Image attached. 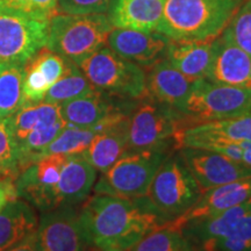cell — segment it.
<instances>
[{
    "instance_id": "ba28073f",
    "label": "cell",
    "mask_w": 251,
    "mask_h": 251,
    "mask_svg": "<svg viewBox=\"0 0 251 251\" xmlns=\"http://www.w3.org/2000/svg\"><path fill=\"white\" fill-rule=\"evenodd\" d=\"M179 129V112L152 99L142 101L129 117L128 152H165Z\"/></svg>"
},
{
    "instance_id": "603a6c76",
    "label": "cell",
    "mask_w": 251,
    "mask_h": 251,
    "mask_svg": "<svg viewBox=\"0 0 251 251\" xmlns=\"http://www.w3.org/2000/svg\"><path fill=\"white\" fill-rule=\"evenodd\" d=\"M39 218L35 208L17 198L0 211V251H7L36 231Z\"/></svg>"
},
{
    "instance_id": "8992f818",
    "label": "cell",
    "mask_w": 251,
    "mask_h": 251,
    "mask_svg": "<svg viewBox=\"0 0 251 251\" xmlns=\"http://www.w3.org/2000/svg\"><path fill=\"white\" fill-rule=\"evenodd\" d=\"M165 158L163 151L127 152L102 172L93 186L94 193L130 200L146 198L153 176Z\"/></svg>"
},
{
    "instance_id": "9c48e42d",
    "label": "cell",
    "mask_w": 251,
    "mask_h": 251,
    "mask_svg": "<svg viewBox=\"0 0 251 251\" xmlns=\"http://www.w3.org/2000/svg\"><path fill=\"white\" fill-rule=\"evenodd\" d=\"M49 21L0 11V64L25 65L47 46Z\"/></svg>"
},
{
    "instance_id": "cb8c5ba5",
    "label": "cell",
    "mask_w": 251,
    "mask_h": 251,
    "mask_svg": "<svg viewBox=\"0 0 251 251\" xmlns=\"http://www.w3.org/2000/svg\"><path fill=\"white\" fill-rule=\"evenodd\" d=\"M59 107L63 120L68 126L81 128L96 127L109 114L120 111L100 91L63 102Z\"/></svg>"
},
{
    "instance_id": "f546056e",
    "label": "cell",
    "mask_w": 251,
    "mask_h": 251,
    "mask_svg": "<svg viewBox=\"0 0 251 251\" xmlns=\"http://www.w3.org/2000/svg\"><path fill=\"white\" fill-rule=\"evenodd\" d=\"M20 172L17 143L8 118L0 119V179L15 181Z\"/></svg>"
},
{
    "instance_id": "7402d4cb",
    "label": "cell",
    "mask_w": 251,
    "mask_h": 251,
    "mask_svg": "<svg viewBox=\"0 0 251 251\" xmlns=\"http://www.w3.org/2000/svg\"><path fill=\"white\" fill-rule=\"evenodd\" d=\"M250 212L251 199L188 226L184 230H190L191 236L200 244L203 251H213L215 244L233 233L244 216Z\"/></svg>"
},
{
    "instance_id": "2e32d148",
    "label": "cell",
    "mask_w": 251,
    "mask_h": 251,
    "mask_svg": "<svg viewBox=\"0 0 251 251\" xmlns=\"http://www.w3.org/2000/svg\"><path fill=\"white\" fill-rule=\"evenodd\" d=\"M169 39L152 31L113 28L109 31L106 45L115 54L142 67L150 68L165 55Z\"/></svg>"
},
{
    "instance_id": "8fae6325",
    "label": "cell",
    "mask_w": 251,
    "mask_h": 251,
    "mask_svg": "<svg viewBox=\"0 0 251 251\" xmlns=\"http://www.w3.org/2000/svg\"><path fill=\"white\" fill-rule=\"evenodd\" d=\"M179 157L201 192L251 177V169L221 153L197 148H181Z\"/></svg>"
},
{
    "instance_id": "e0dca14e",
    "label": "cell",
    "mask_w": 251,
    "mask_h": 251,
    "mask_svg": "<svg viewBox=\"0 0 251 251\" xmlns=\"http://www.w3.org/2000/svg\"><path fill=\"white\" fill-rule=\"evenodd\" d=\"M192 81L178 71L168 59H159L146 75L147 96L155 101L180 112L184 107Z\"/></svg>"
},
{
    "instance_id": "4316f807",
    "label": "cell",
    "mask_w": 251,
    "mask_h": 251,
    "mask_svg": "<svg viewBox=\"0 0 251 251\" xmlns=\"http://www.w3.org/2000/svg\"><path fill=\"white\" fill-rule=\"evenodd\" d=\"M96 91L80 69L75 63H71L67 74L48 90L45 101L61 105L63 102L87 96Z\"/></svg>"
},
{
    "instance_id": "277c9868",
    "label": "cell",
    "mask_w": 251,
    "mask_h": 251,
    "mask_svg": "<svg viewBox=\"0 0 251 251\" xmlns=\"http://www.w3.org/2000/svg\"><path fill=\"white\" fill-rule=\"evenodd\" d=\"M249 112V87L221 85L206 78L198 79L192 83L184 107L179 112L180 129L203 122L238 117Z\"/></svg>"
},
{
    "instance_id": "484cf974",
    "label": "cell",
    "mask_w": 251,
    "mask_h": 251,
    "mask_svg": "<svg viewBox=\"0 0 251 251\" xmlns=\"http://www.w3.org/2000/svg\"><path fill=\"white\" fill-rule=\"evenodd\" d=\"M25 65H5L0 71V119L14 115L24 106Z\"/></svg>"
},
{
    "instance_id": "44dd1931",
    "label": "cell",
    "mask_w": 251,
    "mask_h": 251,
    "mask_svg": "<svg viewBox=\"0 0 251 251\" xmlns=\"http://www.w3.org/2000/svg\"><path fill=\"white\" fill-rule=\"evenodd\" d=\"M128 126L129 117H126L108 129L100 131L80 155L97 171L101 174L107 171L128 152Z\"/></svg>"
},
{
    "instance_id": "f1b7e54d",
    "label": "cell",
    "mask_w": 251,
    "mask_h": 251,
    "mask_svg": "<svg viewBox=\"0 0 251 251\" xmlns=\"http://www.w3.org/2000/svg\"><path fill=\"white\" fill-rule=\"evenodd\" d=\"M128 251H193L183 231L157 228L141 238Z\"/></svg>"
},
{
    "instance_id": "4fadbf2b",
    "label": "cell",
    "mask_w": 251,
    "mask_h": 251,
    "mask_svg": "<svg viewBox=\"0 0 251 251\" xmlns=\"http://www.w3.org/2000/svg\"><path fill=\"white\" fill-rule=\"evenodd\" d=\"M251 140V112L238 117L190 126L177 131L175 149H205L212 144L242 143Z\"/></svg>"
},
{
    "instance_id": "f35d334b",
    "label": "cell",
    "mask_w": 251,
    "mask_h": 251,
    "mask_svg": "<svg viewBox=\"0 0 251 251\" xmlns=\"http://www.w3.org/2000/svg\"><path fill=\"white\" fill-rule=\"evenodd\" d=\"M103 251H128V250H103Z\"/></svg>"
},
{
    "instance_id": "9a60e30c",
    "label": "cell",
    "mask_w": 251,
    "mask_h": 251,
    "mask_svg": "<svg viewBox=\"0 0 251 251\" xmlns=\"http://www.w3.org/2000/svg\"><path fill=\"white\" fill-rule=\"evenodd\" d=\"M251 56L222 31L213 41V58L207 79L221 85L251 89Z\"/></svg>"
},
{
    "instance_id": "ab89813d",
    "label": "cell",
    "mask_w": 251,
    "mask_h": 251,
    "mask_svg": "<svg viewBox=\"0 0 251 251\" xmlns=\"http://www.w3.org/2000/svg\"><path fill=\"white\" fill-rule=\"evenodd\" d=\"M4 67H5V65H1V64H0V71H1V69L4 68Z\"/></svg>"
},
{
    "instance_id": "ac0fdd59",
    "label": "cell",
    "mask_w": 251,
    "mask_h": 251,
    "mask_svg": "<svg viewBox=\"0 0 251 251\" xmlns=\"http://www.w3.org/2000/svg\"><path fill=\"white\" fill-rule=\"evenodd\" d=\"M166 0H112L107 11L114 28H126L146 33L156 31Z\"/></svg>"
},
{
    "instance_id": "4dcf8cb0",
    "label": "cell",
    "mask_w": 251,
    "mask_h": 251,
    "mask_svg": "<svg viewBox=\"0 0 251 251\" xmlns=\"http://www.w3.org/2000/svg\"><path fill=\"white\" fill-rule=\"evenodd\" d=\"M0 11L50 21L57 14L58 0H0Z\"/></svg>"
},
{
    "instance_id": "7a4b0ae2",
    "label": "cell",
    "mask_w": 251,
    "mask_h": 251,
    "mask_svg": "<svg viewBox=\"0 0 251 251\" xmlns=\"http://www.w3.org/2000/svg\"><path fill=\"white\" fill-rule=\"evenodd\" d=\"M243 0H166L157 33L176 41H211L227 27Z\"/></svg>"
},
{
    "instance_id": "1f68e13d",
    "label": "cell",
    "mask_w": 251,
    "mask_h": 251,
    "mask_svg": "<svg viewBox=\"0 0 251 251\" xmlns=\"http://www.w3.org/2000/svg\"><path fill=\"white\" fill-rule=\"evenodd\" d=\"M224 31L235 45L251 56V0L242 2Z\"/></svg>"
},
{
    "instance_id": "e575fe53",
    "label": "cell",
    "mask_w": 251,
    "mask_h": 251,
    "mask_svg": "<svg viewBox=\"0 0 251 251\" xmlns=\"http://www.w3.org/2000/svg\"><path fill=\"white\" fill-rule=\"evenodd\" d=\"M14 181L8 179H0V211L7 205L9 201L17 199Z\"/></svg>"
},
{
    "instance_id": "3957f363",
    "label": "cell",
    "mask_w": 251,
    "mask_h": 251,
    "mask_svg": "<svg viewBox=\"0 0 251 251\" xmlns=\"http://www.w3.org/2000/svg\"><path fill=\"white\" fill-rule=\"evenodd\" d=\"M107 15L56 14L49 21L47 48L75 64L105 47L113 29Z\"/></svg>"
},
{
    "instance_id": "ffe728a7",
    "label": "cell",
    "mask_w": 251,
    "mask_h": 251,
    "mask_svg": "<svg viewBox=\"0 0 251 251\" xmlns=\"http://www.w3.org/2000/svg\"><path fill=\"white\" fill-rule=\"evenodd\" d=\"M213 41H176L169 39L166 59L190 81L208 77L213 58Z\"/></svg>"
},
{
    "instance_id": "d6a6232c",
    "label": "cell",
    "mask_w": 251,
    "mask_h": 251,
    "mask_svg": "<svg viewBox=\"0 0 251 251\" xmlns=\"http://www.w3.org/2000/svg\"><path fill=\"white\" fill-rule=\"evenodd\" d=\"M213 251H251V212L244 216L233 233L215 244Z\"/></svg>"
},
{
    "instance_id": "836d02e7",
    "label": "cell",
    "mask_w": 251,
    "mask_h": 251,
    "mask_svg": "<svg viewBox=\"0 0 251 251\" xmlns=\"http://www.w3.org/2000/svg\"><path fill=\"white\" fill-rule=\"evenodd\" d=\"M112 0H58V8L65 14H99L108 11Z\"/></svg>"
},
{
    "instance_id": "7c38bea8",
    "label": "cell",
    "mask_w": 251,
    "mask_h": 251,
    "mask_svg": "<svg viewBox=\"0 0 251 251\" xmlns=\"http://www.w3.org/2000/svg\"><path fill=\"white\" fill-rule=\"evenodd\" d=\"M249 199H251V177L206 191L187 211L164 222L159 228L183 231L188 226L219 214Z\"/></svg>"
},
{
    "instance_id": "6da1fadb",
    "label": "cell",
    "mask_w": 251,
    "mask_h": 251,
    "mask_svg": "<svg viewBox=\"0 0 251 251\" xmlns=\"http://www.w3.org/2000/svg\"><path fill=\"white\" fill-rule=\"evenodd\" d=\"M147 198L130 200L96 193L84 200L78 221L85 242L101 250H128L163 225Z\"/></svg>"
},
{
    "instance_id": "52a82bcc",
    "label": "cell",
    "mask_w": 251,
    "mask_h": 251,
    "mask_svg": "<svg viewBox=\"0 0 251 251\" xmlns=\"http://www.w3.org/2000/svg\"><path fill=\"white\" fill-rule=\"evenodd\" d=\"M202 192L187 170L184 162L177 157H168L153 176L147 200L165 222L187 211L199 199Z\"/></svg>"
},
{
    "instance_id": "83f0119b",
    "label": "cell",
    "mask_w": 251,
    "mask_h": 251,
    "mask_svg": "<svg viewBox=\"0 0 251 251\" xmlns=\"http://www.w3.org/2000/svg\"><path fill=\"white\" fill-rule=\"evenodd\" d=\"M97 134L98 131L94 127L81 128L67 126L45 149L43 156L51 155V153H62L68 156L80 155L89 148Z\"/></svg>"
},
{
    "instance_id": "74e56055",
    "label": "cell",
    "mask_w": 251,
    "mask_h": 251,
    "mask_svg": "<svg viewBox=\"0 0 251 251\" xmlns=\"http://www.w3.org/2000/svg\"><path fill=\"white\" fill-rule=\"evenodd\" d=\"M83 251H103L101 249H99V248L94 247V246H90V244H86L85 248H84Z\"/></svg>"
},
{
    "instance_id": "60d3db41",
    "label": "cell",
    "mask_w": 251,
    "mask_h": 251,
    "mask_svg": "<svg viewBox=\"0 0 251 251\" xmlns=\"http://www.w3.org/2000/svg\"><path fill=\"white\" fill-rule=\"evenodd\" d=\"M250 77H251V72H250Z\"/></svg>"
},
{
    "instance_id": "30bf717a",
    "label": "cell",
    "mask_w": 251,
    "mask_h": 251,
    "mask_svg": "<svg viewBox=\"0 0 251 251\" xmlns=\"http://www.w3.org/2000/svg\"><path fill=\"white\" fill-rule=\"evenodd\" d=\"M68 155L43 156L19 174L14 181L18 198L26 200L41 213L57 208L56 186Z\"/></svg>"
},
{
    "instance_id": "d6986e66",
    "label": "cell",
    "mask_w": 251,
    "mask_h": 251,
    "mask_svg": "<svg viewBox=\"0 0 251 251\" xmlns=\"http://www.w3.org/2000/svg\"><path fill=\"white\" fill-rule=\"evenodd\" d=\"M97 170L81 155L67 157L56 186L57 207L84 202L96 184Z\"/></svg>"
},
{
    "instance_id": "5bb4252c",
    "label": "cell",
    "mask_w": 251,
    "mask_h": 251,
    "mask_svg": "<svg viewBox=\"0 0 251 251\" xmlns=\"http://www.w3.org/2000/svg\"><path fill=\"white\" fill-rule=\"evenodd\" d=\"M75 206L43 212L36 235L40 251H83L86 246Z\"/></svg>"
},
{
    "instance_id": "d590c367",
    "label": "cell",
    "mask_w": 251,
    "mask_h": 251,
    "mask_svg": "<svg viewBox=\"0 0 251 251\" xmlns=\"http://www.w3.org/2000/svg\"><path fill=\"white\" fill-rule=\"evenodd\" d=\"M7 251H40L36 231L31 233Z\"/></svg>"
},
{
    "instance_id": "5b68a950",
    "label": "cell",
    "mask_w": 251,
    "mask_h": 251,
    "mask_svg": "<svg viewBox=\"0 0 251 251\" xmlns=\"http://www.w3.org/2000/svg\"><path fill=\"white\" fill-rule=\"evenodd\" d=\"M84 76L97 91L141 99L147 96L146 72L136 63L102 47L77 64Z\"/></svg>"
},
{
    "instance_id": "8d00e7d4",
    "label": "cell",
    "mask_w": 251,
    "mask_h": 251,
    "mask_svg": "<svg viewBox=\"0 0 251 251\" xmlns=\"http://www.w3.org/2000/svg\"><path fill=\"white\" fill-rule=\"evenodd\" d=\"M242 147V164L251 169V140L241 143Z\"/></svg>"
},
{
    "instance_id": "d4e9b609",
    "label": "cell",
    "mask_w": 251,
    "mask_h": 251,
    "mask_svg": "<svg viewBox=\"0 0 251 251\" xmlns=\"http://www.w3.org/2000/svg\"><path fill=\"white\" fill-rule=\"evenodd\" d=\"M61 120L63 118L59 105L47 102L45 100L24 105L14 115L8 118L15 143L20 142L31 131L54 125Z\"/></svg>"
}]
</instances>
